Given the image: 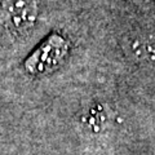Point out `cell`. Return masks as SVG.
Listing matches in <instances>:
<instances>
[{
    "mask_svg": "<svg viewBox=\"0 0 155 155\" xmlns=\"http://www.w3.org/2000/svg\"><path fill=\"white\" fill-rule=\"evenodd\" d=\"M36 17V0H4L0 7V27L13 36L26 35Z\"/></svg>",
    "mask_w": 155,
    "mask_h": 155,
    "instance_id": "1",
    "label": "cell"
},
{
    "mask_svg": "<svg viewBox=\"0 0 155 155\" xmlns=\"http://www.w3.org/2000/svg\"><path fill=\"white\" fill-rule=\"evenodd\" d=\"M69 52V43L60 35H51L26 60L25 67L32 75L48 74L56 70Z\"/></svg>",
    "mask_w": 155,
    "mask_h": 155,
    "instance_id": "2",
    "label": "cell"
},
{
    "mask_svg": "<svg viewBox=\"0 0 155 155\" xmlns=\"http://www.w3.org/2000/svg\"><path fill=\"white\" fill-rule=\"evenodd\" d=\"M123 49L129 60L155 67V31H134L123 40Z\"/></svg>",
    "mask_w": 155,
    "mask_h": 155,
    "instance_id": "3",
    "label": "cell"
},
{
    "mask_svg": "<svg viewBox=\"0 0 155 155\" xmlns=\"http://www.w3.org/2000/svg\"><path fill=\"white\" fill-rule=\"evenodd\" d=\"M138 8L147 12H155V0H132Z\"/></svg>",
    "mask_w": 155,
    "mask_h": 155,
    "instance_id": "4",
    "label": "cell"
}]
</instances>
